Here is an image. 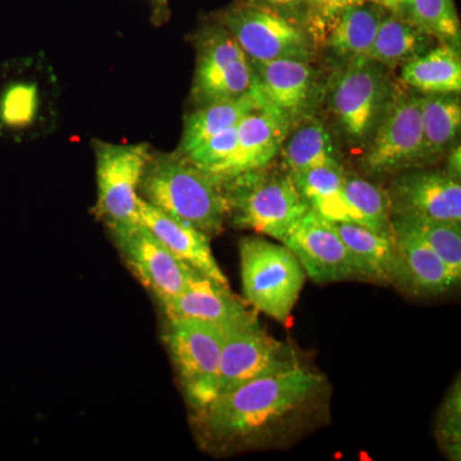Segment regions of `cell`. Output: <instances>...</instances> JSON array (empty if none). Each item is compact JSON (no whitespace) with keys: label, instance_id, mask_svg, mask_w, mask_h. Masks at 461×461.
Returning <instances> with one entry per match:
<instances>
[{"label":"cell","instance_id":"1","mask_svg":"<svg viewBox=\"0 0 461 461\" xmlns=\"http://www.w3.org/2000/svg\"><path fill=\"white\" fill-rule=\"evenodd\" d=\"M330 395L326 375L302 366L215 396L194 412V429L214 454L284 447L326 423Z\"/></svg>","mask_w":461,"mask_h":461},{"label":"cell","instance_id":"2","mask_svg":"<svg viewBox=\"0 0 461 461\" xmlns=\"http://www.w3.org/2000/svg\"><path fill=\"white\" fill-rule=\"evenodd\" d=\"M140 196L209 238L222 233L229 218L220 182L180 154H151L142 175Z\"/></svg>","mask_w":461,"mask_h":461},{"label":"cell","instance_id":"3","mask_svg":"<svg viewBox=\"0 0 461 461\" xmlns=\"http://www.w3.org/2000/svg\"><path fill=\"white\" fill-rule=\"evenodd\" d=\"M229 217L239 229L282 241L291 227L309 211L290 173H244L221 184Z\"/></svg>","mask_w":461,"mask_h":461},{"label":"cell","instance_id":"4","mask_svg":"<svg viewBox=\"0 0 461 461\" xmlns=\"http://www.w3.org/2000/svg\"><path fill=\"white\" fill-rule=\"evenodd\" d=\"M245 302L254 311L285 323L293 314L306 275L293 251L260 236L239 242Z\"/></svg>","mask_w":461,"mask_h":461},{"label":"cell","instance_id":"5","mask_svg":"<svg viewBox=\"0 0 461 461\" xmlns=\"http://www.w3.org/2000/svg\"><path fill=\"white\" fill-rule=\"evenodd\" d=\"M330 84V109L346 140L368 144L395 87L387 68L369 58L345 63Z\"/></svg>","mask_w":461,"mask_h":461},{"label":"cell","instance_id":"6","mask_svg":"<svg viewBox=\"0 0 461 461\" xmlns=\"http://www.w3.org/2000/svg\"><path fill=\"white\" fill-rule=\"evenodd\" d=\"M226 330L206 321L167 318L165 339L186 402L194 412L217 396Z\"/></svg>","mask_w":461,"mask_h":461},{"label":"cell","instance_id":"7","mask_svg":"<svg viewBox=\"0 0 461 461\" xmlns=\"http://www.w3.org/2000/svg\"><path fill=\"white\" fill-rule=\"evenodd\" d=\"M95 214L108 229L139 222L140 184L150 159L148 144L95 141Z\"/></svg>","mask_w":461,"mask_h":461},{"label":"cell","instance_id":"8","mask_svg":"<svg viewBox=\"0 0 461 461\" xmlns=\"http://www.w3.org/2000/svg\"><path fill=\"white\" fill-rule=\"evenodd\" d=\"M366 147L363 166L372 176L393 175L426 165L420 95L393 89L386 111Z\"/></svg>","mask_w":461,"mask_h":461},{"label":"cell","instance_id":"9","mask_svg":"<svg viewBox=\"0 0 461 461\" xmlns=\"http://www.w3.org/2000/svg\"><path fill=\"white\" fill-rule=\"evenodd\" d=\"M221 25L232 33L251 63L311 60L308 35L280 12L256 3L238 5L223 12Z\"/></svg>","mask_w":461,"mask_h":461},{"label":"cell","instance_id":"10","mask_svg":"<svg viewBox=\"0 0 461 461\" xmlns=\"http://www.w3.org/2000/svg\"><path fill=\"white\" fill-rule=\"evenodd\" d=\"M198 41L193 98L200 105L240 98L251 90L253 65L226 27H208Z\"/></svg>","mask_w":461,"mask_h":461},{"label":"cell","instance_id":"11","mask_svg":"<svg viewBox=\"0 0 461 461\" xmlns=\"http://www.w3.org/2000/svg\"><path fill=\"white\" fill-rule=\"evenodd\" d=\"M302 366L290 345L273 338L259 321L227 330L221 354L218 393H229L254 379Z\"/></svg>","mask_w":461,"mask_h":461},{"label":"cell","instance_id":"12","mask_svg":"<svg viewBox=\"0 0 461 461\" xmlns=\"http://www.w3.org/2000/svg\"><path fill=\"white\" fill-rule=\"evenodd\" d=\"M108 230L127 268L157 300L181 294L198 272L173 256L140 222Z\"/></svg>","mask_w":461,"mask_h":461},{"label":"cell","instance_id":"13","mask_svg":"<svg viewBox=\"0 0 461 461\" xmlns=\"http://www.w3.org/2000/svg\"><path fill=\"white\" fill-rule=\"evenodd\" d=\"M281 242L293 251L306 277L315 284L357 280L348 249L332 222L312 209L291 227Z\"/></svg>","mask_w":461,"mask_h":461},{"label":"cell","instance_id":"14","mask_svg":"<svg viewBox=\"0 0 461 461\" xmlns=\"http://www.w3.org/2000/svg\"><path fill=\"white\" fill-rule=\"evenodd\" d=\"M251 65L254 68L251 91L260 108L275 112L291 127L304 121L317 98V83L311 63L278 59Z\"/></svg>","mask_w":461,"mask_h":461},{"label":"cell","instance_id":"15","mask_svg":"<svg viewBox=\"0 0 461 461\" xmlns=\"http://www.w3.org/2000/svg\"><path fill=\"white\" fill-rule=\"evenodd\" d=\"M391 213L461 223V184L445 171L400 172L386 190Z\"/></svg>","mask_w":461,"mask_h":461},{"label":"cell","instance_id":"16","mask_svg":"<svg viewBox=\"0 0 461 461\" xmlns=\"http://www.w3.org/2000/svg\"><path fill=\"white\" fill-rule=\"evenodd\" d=\"M393 259L391 285L415 296L433 297L447 293L459 284L432 250L399 218L393 217Z\"/></svg>","mask_w":461,"mask_h":461},{"label":"cell","instance_id":"17","mask_svg":"<svg viewBox=\"0 0 461 461\" xmlns=\"http://www.w3.org/2000/svg\"><path fill=\"white\" fill-rule=\"evenodd\" d=\"M166 318H189L215 324L226 330L257 323V314L248 303L230 290V285L218 284L195 272L181 294L158 300Z\"/></svg>","mask_w":461,"mask_h":461},{"label":"cell","instance_id":"18","mask_svg":"<svg viewBox=\"0 0 461 461\" xmlns=\"http://www.w3.org/2000/svg\"><path fill=\"white\" fill-rule=\"evenodd\" d=\"M290 129L284 118L269 109L251 112L239 123L232 154L209 176L222 184L244 173L267 168L280 153Z\"/></svg>","mask_w":461,"mask_h":461},{"label":"cell","instance_id":"19","mask_svg":"<svg viewBox=\"0 0 461 461\" xmlns=\"http://www.w3.org/2000/svg\"><path fill=\"white\" fill-rule=\"evenodd\" d=\"M139 222L144 224L182 263L218 284L229 285L212 251L211 238L204 232L159 211L142 198L139 204Z\"/></svg>","mask_w":461,"mask_h":461},{"label":"cell","instance_id":"20","mask_svg":"<svg viewBox=\"0 0 461 461\" xmlns=\"http://www.w3.org/2000/svg\"><path fill=\"white\" fill-rule=\"evenodd\" d=\"M353 262L357 280L391 285L393 239L379 235L362 224L332 222Z\"/></svg>","mask_w":461,"mask_h":461},{"label":"cell","instance_id":"21","mask_svg":"<svg viewBox=\"0 0 461 461\" xmlns=\"http://www.w3.org/2000/svg\"><path fill=\"white\" fill-rule=\"evenodd\" d=\"M345 175L339 163L290 173L300 195L315 213L330 222L357 223V217L342 193Z\"/></svg>","mask_w":461,"mask_h":461},{"label":"cell","instance_id":"22","mask_svg":"<svg viewBox=\"0 0 461 461\" xmlns=\"http://www.w3.org/2000/svg\"><path fill=\"white\" fill-rule=\"evenodd\" d=\"M403 85L420 94L461 93L459 50L438 44L402 66Z\"/></svg>","mask_w":461,"mask_h":461},{"label":"cell","instance_id":"23","mask_svg":"<svg viewBox=\"0 0 461 461\" xmlns=\"http://www.w3.org/2000/svg\"><path fill=\"white\" fill-rule=\"evenodd\" d=\"M384 16L386 11L371 2L341 9L327 41L333 56L345 63L368 58Z\"/></svg>","mask_w":461,"mask_h":461},{"label":"cell","instance_id":"24","mask_svg":"<svg viewBox=\"0 0 461 461\" xmlns=\"http://www.w3.org/2000/svg\"><path fill=\"white\" fill-rule=\"evenodd\" d=\"M421 135L426 162L445 156L461 127L459 94H420Z\"/></svg>","mask_w":461,"mask_h":461},{"label":"cell","instance_id":"25","mask_svg":"<svg viewBox=\"0 0 461 461\" xmlns=\"http://www.w3.org/2000/svg\"><path fill=\"white\" fill-rule=\"evenodd\" d=\"M259 108V103L251 90L240 98L203 105L187 115L178 154L186 156L212 136L236 126L242 118Z\"/></svg>","mask_w":461,"mask_h":461},{"label":"cell","instance_id":"26","mask_svg":"<svg viewBox=\"0 0 461 461\" xmlns=\"http://www.w3.org/2000/svg\"><path fill=\"white\" fill-rule=\"evenodd\" d=\"M433 41L435 39L421 32L420 27L412 25L402 14H386L379 25L368 58L384 68L393 69L429 50L433 47Z\"/></svg>","mask_w":461,"mask_h":461},{"label":"cell","instance_id":"27","mask_svg":"<svg viewBox=\"0 0 461 461\" xmlns=\"http://www.w3.org/2000/svg\"><path fill=\"white\" fill-rule=\"evenodd\" d=\"M280 151L288 173L339 163L329 129L318 120L297 127L290 138L285 139Z\"/></svg>","mask_w":461,"mask_h":461},{"label":"cell","instance_id":"28","mask_svg":"<svg viewBox=\"0 0 461 461\" xmlns=\"http://www.w3.org/2000/svg\"><path fill=\"white\" fill-rule=\"evenodd\" d=\"M44 89L33 78H14L0 89V130L23 133L44 113Z\"/></svg>","mask_w":461,"mask_h":461},{"label":"cell","instance_id":"29","mask_svg":"<svg viewBox=\"0 0 461 461\" xmlns=\"http://www.w3.org/2000/svg\"><path fill=\"white\" fill-rule=\"evenodd\" d=\"M342 193L357 224L393 239V213L386 191L357 176L345 175Z\"/></svg>","mask_w":461,"mask_h":461},{"label":"cell","instance_id":"30","mask_svg":"<svg viewBox=\"0 0 461 461\" xmlns=\"http://www.w3.org/2000/svg\"><path fill=\"white\" fill-rule=\"evenodd\" d=\"M400 14L435 41L459 50L461 27L454 0H408Z\"/></svg>","mask_w":461,"mask_h":461},{"label":"cell","instance_id":"31","mask_svg":"<svg viewBox=\"0 0 461 461\" xmlns=\"http://www.w3.org/2000/svg\"><path fill=\"white\" fill-rule=\"evenodd\" d=\"M393 217L399 218L406 226L411 227L460 280L461 223L421 217H402V215H393Z\"/></svg>","mask_w":461,"mask_h":461},{"label":"cell","instance_id":"32","mask_svg":"<svg viewBox=\"0 0 461 461\" xmlns=\"http://www.w3.org/2000/svg\"><path fill=\"white\" fill-rule=\"evenodd\" d=\"M436 439L448 460H461V382L460 375L448 388L436 420Z\"/></svg>","mask_w":461,"mask_h":461},{"label":"cell","instance_id":"33","mask_svg":"<svg viewBox=\"0 0 461 461\" xmlns=\"http://www.w3.org/2000/svg\"><path fill=\"white\" fill-rule=\"evenodd\" d=\"M238 126L230 127L226 131L217 133L211 139L203 142L198 148L191 150L186 156L190 163L198 167L208 175H212L215 168H218L224 160L232 154L233 149L238 141Z\"/></svg>","mask_w":461,"mask_h":461},{"label":"cell","instance_id":"34","mask_svg":"<svg viewBox=\"0 0 461 461\" xmlns=\"http://www.w3.org/2000/svg\"><path fill=\"white\" fill-rule=\"evenodd\" d=\"M254 3L285 14L286 12H295L303 8V5L311 3V0H254Z\"/></svg>","mask_w":461,"mask_h":461},{"label":"cell","instance_id":"35","mask_svg":"<svg viewBox=\"0 0 461 461\" xmlns=\"http://www.w3.org/2000/svg\"><path fill=\"white\" fill-rule=\"evenodd\" d=\"M366 0H311L323 14H336L348 5H362Z\"/></svg>","mask_w":461,"mask_h":461},{"label":"cell","instance_id":"36","mask_svg":"<svg viewBox=\"0 0 461 461\" xmlns=\"http://www.w3.org/2000/svg\"><path fill=\"white\" fill-rule=\"evenodd\" d=\"M446 173L460 180L461 177V148L460 145H454L446 153Z\"/></svg>","mask_w":461,"mask_h":461},{"label":"cell","instance_id":"37","mask_svg":"<svg viewBox=\"0 0 461 461\" xmlns=\"http://www.w3.org/2000/svg\"><path fill=\"white\" fill-rule=\"evenodd\" d=\"M366 2L377 5L379 7L384 8V11L391 12V14H400L408 0H366Z\"/></svg>","mask_w":461,"mask_h":461},{"label":"cell","instance_id":"38","mask_svg":"<svg viewBox=\"0 0 461 461\" xmlns=\"http://www.w3.org/2000/svg\"><path fill=\"white\" fill-rule=\"evenodd\" d=\"M151 3H153L154 7L159 8L160 5H165L166 0H150Z\"/></svg>","mask_w":461,"mask_h":461}]
</instances>
